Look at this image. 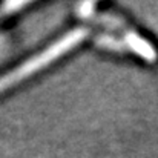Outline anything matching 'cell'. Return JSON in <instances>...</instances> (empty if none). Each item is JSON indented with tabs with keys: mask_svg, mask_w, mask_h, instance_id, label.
<instances>
[{
	"mask_svg": "<svg viewBox=\"0 0 158 158\" xmlns=\"http://www.w3.org/2000/svg\"><path fill=\"white\" fill-rule=\"evenodd\" d=\"M85 37H86V29H83V28L74 29V31L68 32L66 35H63L61 39H58L51 46H48L45 51H42L40 54L31 57L29 60H26L25 63H22L20 66L12 69L11 72H8L3 77H0V94L5 92L6 89H9L11 86L23 81L25 78L31 77L34 72L46 68L48 64H51L54 60H57L58 57L69 52L78 43H81Z\"/></svg>",
	"mask_w": 158,
	"mask_h": 158,
	"instance_id": "6da1fadb",
	"label": "cell"
}]
</instances>
